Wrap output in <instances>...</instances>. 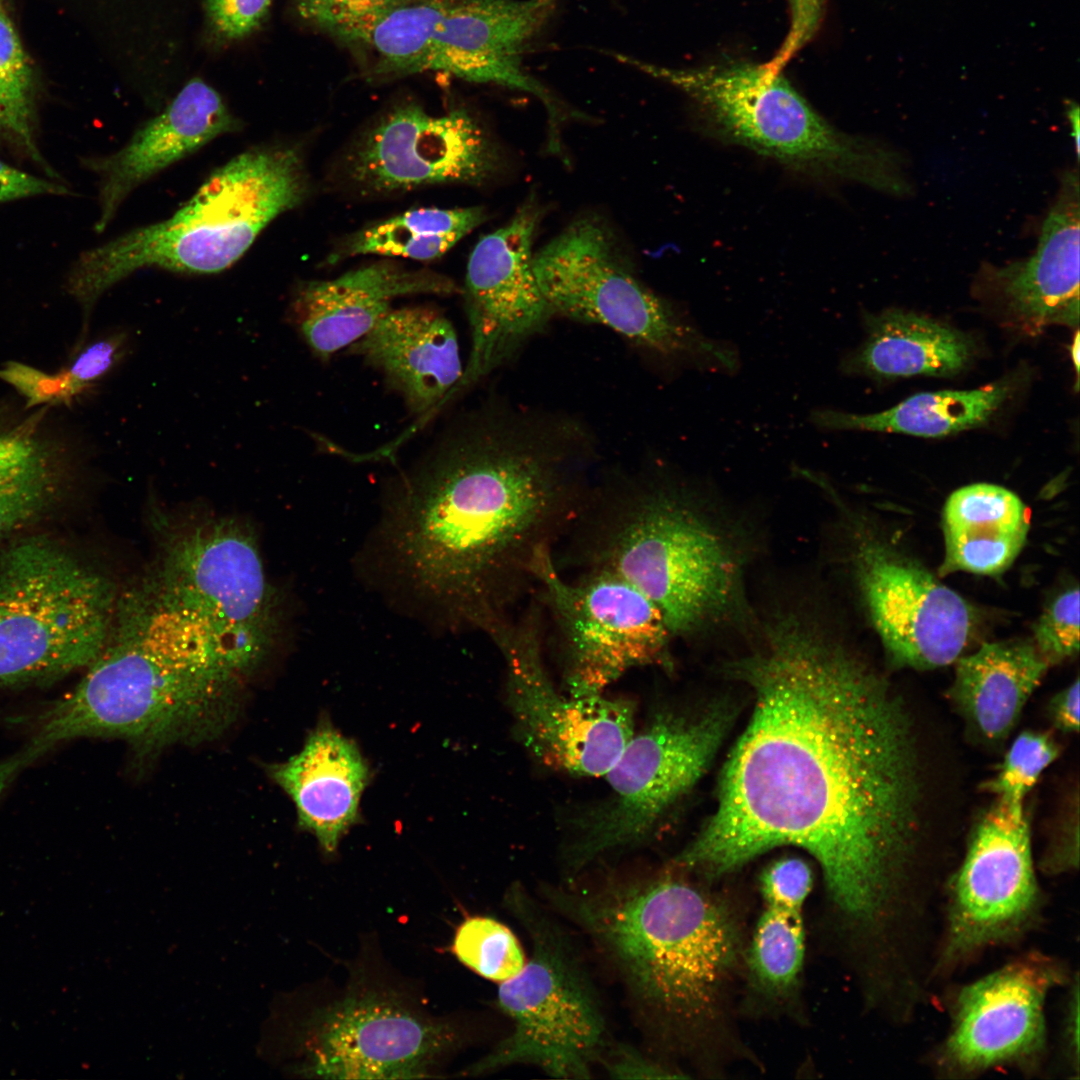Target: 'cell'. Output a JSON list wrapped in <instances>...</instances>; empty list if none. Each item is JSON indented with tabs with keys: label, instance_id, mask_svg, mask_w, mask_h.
Here are the masks:
<instances>
[{
	"label": "cell",
	"instance_id": "1",
	"mask_svg": "<svg viewBox=\"0 0 1080 1080\" xmlns=\"http://www.w3.org/2000/svg\"><path fill=\"white\" fill-rule=\"evenodd\" d=\"M725 671L754 693L715 812L676 864L707 876L780 845L820 865L838 908L864 926L897 913L920 835L923 783L911 715L887 681L792 612L760 626Z\"/></svg>",
	"mask_w": 1080,
	"mask_h": 1080
},
{
	"label": "cell",
	"instance_id": "2",
	"mask_svg": "<svg viewBox=\"0 0 1080 1080\" xmlns=\"http://www.w3.org/2000/svg\"><path fill=\"white\" fill-rule=\"evenodd\" d=\"M560 429L477 414L449 425L398 480L384 533L419 594L489 635L578 509Z\"/></svg>",
	"mask_w": 1080,
	"mask_h": 1080
},
{
	"label": "cell",
	"instance_id": "3",
	"mask_svg": "<svg viewBox=\"0 0 1080 1080\" xmlns=\"http://www.w3.org/2000/svg\"><path fill=\"white\" fill-rule=\"evenodd\" d=\"M240 677L152 586L119 596L102 651L72 690L28 720L25 744L0 762V786L76 738H120L145 750L208 736L225 722Z\"/></svg>",
	"mask_w": 1080,
	"mask_h": 1080
},
{
	"label": "cell",
	"instance_id": "4",
	"mask_svg": "<svg viewBox=\"0 0 1080 1080\" xmlns=\"http://www.w3.org/2000/svg\"><path fill=\"white\" fill-rule=\"evenodd\" d=\"M541 893L592 940L652 1028L680 1034L713 1011L740 951L720 901L671 874Z\"/></svg>",
	"mask_w": 1080,
	"mask_h": 1080
},
{
	"label": "cell",
	"instance_id": "5",
	"mask_svg": "<svg viewBox=\"0 0 1080 1080\" xmlns=\"http://www.w3.org/2000/svg\"><path fill=\"white\" fill-rule=\"evenodd\" d=\"M620 496L598 525L594 569L643 593L674 638L757 627L746 589L745 541L697 492L660 480Z\"/></svg>",
	"mask_w": 1080,
	"mask_h": 1080
},
{
	"label": "cell",
	"instance_id": "6",
	"mask_svg": "<svg viewBox=\"0 0 1080 1080\" xmlns=\"http://www.w3.org/2000/svg\"><path fill=\"white\" fill-rule=\"evenodd\" d=\"M307 188L296 146H253L215 169L170 217L83 251L64 283L81 310L80 334L88 333L99 298L134 272L209 275L230 268L274 219L302 203Z\"/></svg>",
	"mask_w": 1080,
	"mask_h": 1080
},
{
	"label": "cell",
	"instance_id": "7",
	"mask_svg": "<svg viewBox=\"0 0 1080 1080\" xmlns=\"http://www.w3.org/2000/svg\"><path fill=\"white\" fill-rule=\"evenodd\" d=\"M118 598L64 536L39 528L0 541V692L85 670L107 641Z\"/></svg>",
	"mask_w": 1080,
	"mask_h": 1080
},
{
	"label": "cell",
	"instance_id": "8",
	"mask_svg": "<svg viewBox=\"0 0 1080 1080\" xmlns=\"http://www.w3.org/2000/svg\"><path fill=\"white\" fill-rule=\"evenodd\" d=\"M625 64L685 93L718 135L807 172L859 182L894 196L911 192L902 155L826 121L776 68L727 59L689 68Z\"/></svg>",
	"mask_w": 1080,
	"mask_h": 1080
},
{
	"label": "cell",
	"instance_id": "9",
	"mask_svg": "<svg viewBox=\"0 0 1080 1080\" xmlns=\"http://www.w3.org/2000/svg\"><path fill=\"white\" fill-rule=\"evenodd\" d=\"M504 907L530 940L528 961L500 983L497 1006L511 1033L465 1075L532 1065L553 1078L589 1079L607 1047L599 995L573 939L526 888L514 882Z\"/></svg>",
	"mask_w": 1080,
	"mask_h": 1080
},
{
	"label": "cell",
	"instance_id": "10",
	"mask_svg": "<svg viewBox=\"0 0 1080 1080\" xmlns=\"http://www.w3.org/2000/svg\"><path fill=\"white\" fill-rule=\"evenodd\" d=\"M560 0H410L363 35L382 73L445 72L537 97L551 133L569 117L565 104L522 67L528 43Z\"/></svg>",
	"mask_w": 1080,
	"mask_h": 1080
},
{
	"label": "cell",
	"instance_id": "11",
	"mask_svg": "<svg viewBox=\"0 0 1080 1080\" xmlns=\"http://www.w3.org/2000/svg\"><path fill=\"white\" fill-rule=\"evenodd\" d=\"M607 228L582 217L533 255V269L551 313L611 328L666 357L732 373L737 352L682 320L642 285Z\"/></svg>",
	"mask_w": 1080,
	"mask_h": 1080
},
{
	"label": "cell",
	"instance_id": "12",
	"mask_svg": "<svg viewBox=\"0 0 1080 1080\" xmlns=\"http://www.w3.org/2000/svg\"><path fill=\"white\" fill-rule=\"evenodd\" d=\"M152 587L202 628L239 676L269 649L272 592L256 541L240 524L208 520L166 540Z\"/></svg>",
	"mask_w": 1080,
	"mask_h": 1080
},
{
	"label": "cell",
	"instance_id": "13",
	"mask_svg": "<svg viewBox=\"0 0 1080 1080\" xmlns=\"http://www.w3.org/2000/svg\"><path fill=\"white\" fill-rule=\"evenodd\" d=\"M532 575L554 623L569 695H600L634 668L670 663L674 637L664 617L625 580L593 569L568 581L556 568L551 548L540 552Z\"/></svg>",
	"mask_w": 1080,
	"mask_h": 1080
},
{
	"label": "cell",
	"instance_id": "14",
	"mask_svg": "<svg viewBox=\"0 0 1080 1080\" xmlns=\"http://www.w3.org/2000/svg\"><path fill=\"white\" fill-rule=\"evenodd\" d=\"M720 711L699 719L661 716L633 735L606 773L611 795L587 816L567 861L579 870L645 836L704 773L726 730Z\"/></svg>",
	"mask_w": 1080,
	"mask_h": 1080
},
{
	"label": "cell",
	"instance_id": "15",
	"mask_svg": "<svg viewBox=\"0 0 1080 1080\" xmlns=\"http://www.w3.org/2000/svg\"><path fill=\"white\" fill-rule=\"evenodd\" d=\"M491 638L505 660L508 703L531 752L561 771L606 775L634 735L632 702L560 694L544 665L537 624L529 619L509 621Z\"/></svg>",
	"mask_w": 1080,
	"mask_h": 1080
},
{
	"label": "cell",
	"instance_id": "16",
	"mask_svg": "<svg viewBox=\"0 0 1080 1080\" xmlns=\"http://www.w3.org/2000/svg\"><path fill=\"white\" fill-rule=\"evenodd\" d=\"M1040 908L1024 807L996 799L975 825L952 880L939 967L952 969L1029 928Z\"/></svg>",
	"mask_w": 1080,
	"mask_h": 1080
},
{
	"label": "cell",
	"instance_id": "17",
	"mask_svg": "<svg viewBox=\"0 0 1080 1080\" xmlns=\"http://www.w3.org/2000/svg\"><path fill=\"white\" fill-rule=\"evenodd\" d=\"M853 528L854 577L891 662L915 670L954 663L973 635L970 604L919 564Z\"/></svg>",
	"mask_w": 1080,
	"mask_h": 1080
},
{
	"label": "cell",
	"instance_id": "18",
	"mask_svg": "<svg viewBox=\"0 0 1080 1080\" xmlns=\"http://www.w3.org/2000/svg\"><path fill=\"white\" fill-rule=\"evenodd\" d=\"M443 1023L378 996H350L315 1014L303 1040L301 1071L324 1079L430 1077L456 1043Z\"/></svg>",
	"mask_w": 1080,
	"mask_h": 1080
},
{
	"label": "cell",
	"instance_id": "19",
	"mask_svg": "<svg viewBox=\"0 0 1080 1080\" xmlns=\"http://www.w3.org/2000/svg\"><path fill=\"white\" fill-rule=\"evenodd\" d=\"M539 218V207L527 201L506 225L482 237L469 257L464 294L472 348L462 388L508 359L552 314L533 269Z\"/></svg>",
	"mask_w": 1080,
	"mask_h": 1080
},
{
	"label": "cell",
	"instance_id": "20",
	"mask_svg": "<svg viewBox=\"0 0 1080 1080\" xmlns=\"http://www.w3.org/2000/svg\"><path fill=\"white\" fill-rule=\"evenodd\" d=\"M500 163L495 145L467 111L435 116L406 105L386 115L357 144L350 176L366 190L392 192L482 184Z\"/></svg>",
	"mask_w": 1080,
	"mask_h": 1080
},
{
	"label": "cell",
	"instance_id": "21",
	"mask_svg": "<svg viewBox=\"0 0 1080 1080\" xmlns=\"http://www.w3.org/2000/svg\"><path fill=\"white\" fill-rule=\"evenodd\" d=\"M1060 978L1055 964L1029 957L964 986L941 1049V1065L948 1072L969 1075L1036 1059L1045 1045V1000Z\"/></svg>",
	"mask_w": 1080,
	"mask_h": 1080
},
{
	"label": "cell",
	"instance_id": "22",
	"mask_svg": "<svg viewBox=\"0 0 1080 1080\" xmlns=\"http://www.w3.org/2000/svg\"><path fill=\"white\" fill-rule=\"evenodd\" d=\"M82 475V447L55 407L0 400V541L64 512Z\"/></svg>",
	"mask_w": 1080,
	"mask_h": 1080
},
{
	"label": "cell",
	"instance_id": "23",
	"mask_svg": "<svg viewBox=\"0 0 1080 1080\" xmlns=\"http://www.w3.org/2000/svg\"><path fill=\"white\" fill-rule=\"evenodd\" d=\"M1079 186L1077 170L1063 173L1030 256L1004 266L985 264L979 272L983 294L1030 332L1049 325H1078Z\"/></svg>",
	"mask_w": 1080,
	"mask_h": 1080
},
{
	"label": "cell",
	"instance_id": "24",
	"mask_svg": "<svg viewBox=\"0 0 1080 1080\" xmlns=\"http://www.w3.org/2000/svg\"><path fill=\"white\" fill-rule=\"evenodd\" d=\"M242 122L220 94L201 79L190 80L172 101L137 128L117 151L82 159L97 178V233L113 221L130 194L149 179L218 137L238 132Z\"/></svg>",
	"mask_w": 1080,
	"mask_h": 1080
},
{
	"label": "cell",
	"instance_id": "25",
	"mask_svg": "<svg viewBox=\"0 0 1080 1080\" xmlns=\"http://www.w3.org/2000/svg\"><path fill=\"white\" fill-rule=\"evenodd\" d=\"M458 291L444 275L379 262L331 280L302 284L292 301V317L311 351L327 360L366 335L395 299Z\"/></svg>",
	"mask_w": 1080,
	"mask_h": 1080
},
{
	"label": "cell",
	"instance_id": "26",
	"mask_svg": "<svg viewBox=\"0 0 1080 1080\" xmlns=\"http://www.w3.org/2000/svg\"><path fill=\"white\" fill-rule=\"evenodd\" d=\"M347 349L379 371L417 416L455 392L463 374L454 326L431 307L391 309Z\"/></svg>",
	"mask_w": 1080,
	"mask_h": 1080
},
{
	"label": "cell",
	"instance_id": "27",
	"mask_svg": "<svg viewBox=\"0 0 1080 1080\" xmlns=\"http://www.w3.org/2000/svg\"><path fill=\"white\" fill-rule=\"evenodd\" d=\"M270 776L293 801L299 826L326 854L360 821V802L370 768L357 744L321 720L303 748L270 767Z\"/></svg>",
	"mask_w": 1080,
	"mask_h": 1080
},
{
	"label": "cell",
	"instance_id": "28",
	"mask_svg": "<svg viewBox=\"0 0 1080 1080\" xmlns=\"http://www.w3.org/2000/svg\"><path fill=\"white\" fill-rule=\"evenodd\" d=\"M955 663L949 697L986 744L1007 739L1050 667L1032 640L983 643Z\"/></svg>",
	"mask_w": 1080,
	"mask_h": 1080
},
{
	"label": "cell",
	"instance_id": "29",
	"mask_svg": "<svg viewBox=\"0 0 1080 1080\" xmlns=\"http://www.w3.org/2000/svg\"><path fill=\"white\" fill-rule=\"evenodd\" d=\"M945 553L939 574L996 576L1011 566L1029 530L1026 507L1012 491L989 483L955 490L942 515Z\"/></svg>",
	"mask_w": 1080,
	"mask_h": 1080
},
{
	"label": "cell",
	"instance_id": "30",
	"mask_svg": "<svg viewBox=\"0 0 1080 1080\" xmlns=\"http://www.w3.org/2000/svg\"><path fill=\"white\" fill-rule=\"evenodd\" d=\"M868 336L841 370L875 378L946 377L965 368L972 345L961 332L913 312L888 310L866 319Z\"/></svg>",
	"mask_w": 1080,
	"mask_h": 1080
},
{
	"label": "cell",
	"instance_id": "31",
	"mask_svg": "<svg viewBox=\"0 0 1080 1080\" xmlns=\"http://www.w3.org/2000/svg\"><path fill=\"white\" fill-rule=\"evenodd\" d=\"M1011 393L1008 382L973 390H942L913 395L877 413L857 414L834 409H815L810 421L829 431L903 433L942 437L983 425Z\"/></svg>",
	"mask_w": 1080,
	"mask_h": 1080
},
{
	"label": "cell",
	"instance_id": "32",
	"mask_svg": "<svg viewBox=\"0 0 1080 1080\" xmlns=\"http://www.w3.org/2000/svg\"><path fill=\"white\" fill-rule=\"evenodd\" d=\"M486 219L481 207L407 211L353 235L342 255L376 254L427 261L439 258Z\"/></svg>",
	"mask_w": 1080,
	"mask_h": 1080
},
{
	"label": "cell",
	"instance_id": "33",
	"mask_svg": "<svg viewBox=\"0 0 1080 1080\" xmlns=\"http://www.w3.org/2000/svg\"><path fill=\"white\" fill-rule=\"evenodd\" d=\"M0 145L59 179L38 143L37 87L18 33L0 7Z\"/></svg>",
	"mask_w": 1080,
	"mask_h": 1080
},
{
	"label": "cell",
	"instance_id": "34",
	"mask_svg": "<svg viewBox=\"0 0 1080 1080\" xmlns=\"http://www.w3.org/2000/svg\"><path fill=\"white\" fill-rule=\"evenodd\" d=\"M803 908L764 902L750 951V965L766 989L784 992L797 981L805 956Z\"/></svg>",
	"mask_w": 1080,
	"mask_h": 1080
},
{
	"label": "cell",
	"instance_id": "35",
	"mask_svg": "<svg viewBox=\"0 0 1080 1080\" xmlns=\"http://www.w3.org/2000/svg\"><path fill=\"white\" fill-rule=\"evenodd\" d=\"M450 949L466 967L498 983L515 976L526 962L516 934L489 916L466 918L457 927Z\"/></svg>",
	"mask_w": 1080,
	"mask_h": 1080
},
{
	"label": "cell",
	"instance_id": "36",
	"mask_svg": "<svg viewBox=\"0 0 1080 1080\" xmlns=\"http://www.w3.org/2000/svg\"><path fill=\"white\" fill-rule=\"evenodd\" d=\"M127 347L128 336L122 331L84 344L58 372L44 373L42 390L47 401L57 408L71 407L119 363Z\"/></svg>",
	"mask_w": 1080,
	"mask_h": 1080
},
{
	"label": "cell",
	"instance_id": "37",
	"mask_svg": "<svg viewBox=\"0 0 1080 1080\" xmlns=\"http://www.w3.org/2000/svg\"><path fill=\"white\" fill-rule=\"evenodd\" d=\"M1060 748L1042 731H1022L1011 743L994 777L983 789L1013 807H1024L1026 795L1042 773L1057 759Z\"/></svg>",
	"mask_w": 1080,
	"mask_h": 1080
},
{
	"label": "cell",
	"instance_id": "38",
	"mask_svg": "<svg viewBox=\"0 0 1080 1080\" xmlns=\"http://www.w3.org/2000/svg\"><path fill=\"white\" fill-rule=\"evenodd\" d=\"M409 1L296 0V9L305 21L352 43L382 16Z\"/></svg>",
	"mask_w": 1080,
	"mask_h": 1080
},
{
	"label": "cell",
	"instance_id": "39",
	"mask_svg": "<svg viewBox=\"0 0 1080 1080\" xmlns=\"http://www.w3.org/2000/svg\"><path fill=\"white\" fill-rule=\"evenodd\" d=\"M1032 642L1049 666L1079 652V589L1059 594L1033 626Z\"/></svg>",
	"mask_w": 1080,
	"mask_h": 1080
},
{
	"label": "cell",
	"instance_id": "40",
	"mask_svg": "<svg viewBox=\"0 0 1080 1080\" xmlns=\"http://www.w3.org/2000/svg\"><path fill=\"white\" fill-rule=\"evenodd\" d=\"M272 0H205L212 32L223 40L243 38L264 21Z\"/></svg>",
	"mask_w": 1080,
	"mask_h": 1080
},
{
	"label": "cell",
	"instance_id": "41",
	"mask_svg": "<svg viewBox=\"0 0 1080 1080\" xmlns=\"http://www.w3.org/2000/svg\"><path fill=\"white\" fill-rule=\"evenodd\" d=\"M812 887V873L799 858H785L770 865L761 878L764 902L803 908Z\"/></svg>",
	"mask_w": 1080,
	"mask_h": 1080
},
{
	"label": "cell",
	"instance_id": "42",
	"mask_svg": "<svg viewBox=\"0 0 1080 1080\" xmlns=\"http://www.w3.org/2000/svg\"><path fill=\"white\" fill-rule=\"evenodd\" d=\"M601 1062L611 1078L614 1079H663L679 1078L662 1064L643 1055L638 1049L624 1044L607 1049L601 1056Z\"/></svg>",
	"mask_w": 1080,
	"mask_h": 1080
},
{
	"label": "cell",
	"instance_id": "43",
	"mask_svg": "<svg viewBox=\"0 0 1080 1080\" xmlns=\"http://www.w3.org/2000/svg\"><path fill=\"white\" fill-rule=\"evenodd\" d=\"M68 193L69 190L62 183L32 175L0 160V203Z\"/></svg>",
	"mask_w": 1080,
	"mask_h": 1080
},
{
	"label": "cell",
	"instance_id": "44",
	"mask_svg": "<svg viewBox=\"0 0 1080 1080\" xmlns=\"http://www.w3.org/2000/svg\"><path fill=\"white\" fill-rule=\"evenodd\" d=\"M1079 863V808L1078 794L1071 801L1061 828L1044 857V866L1049 872L1074 870Z\"/></svg>",
	"mask_w": 1080,
	"mask_h": 1080
},
{
	"label": "cell",
	"instance_id": "45",
	"mask_svg": "<svg viewBox=\"0 0 1080 1080\" xmlns=\"http://www.w3.org/2000/svg\"><path fill=\"white\" fill-rule=\"evenodd\" d=\"M1079 679L1069 684L1050 700L1048 715L1055 729L1064 734L1079 730Z\"/></svg>",
	"mask_w": 1080,
	"mask_h": 1080
},
{
	"label": "cell",
	"instance_id": "46",
	"mask_svg": "<svg viewBox=\"0 0 1080 1080\" xmlns=\"http://www.w3.org/2000/svg\"><path fill=\"white\" fill-rule=\"evenodd\" d=\"M1064 1041L1068 1059L1074 1072H1078L1079 1062V989L1078 980L1070 991L1065 1013Z\"/></svg>",
	"mask_w": 1080,
	"mask_h": 1080
},
{
	"label": "cell",
	"instance_id": "47",
	"mask_svg": "<svg viewBox=\"0 0 1080 1080\" xmlns=\"http://www.w3.org/2000/svg\"><path fill=\"white\" fill-rule=\"evenodd\" d=\"M1067 116L1072 128V136L1074 138L1076 153H1079V107L1077 103L1071 102L1067 105Z\"/></svg>",
	"mask_w": 1080,
	"mask_h": 1080
},
{
	"label": "cell",
	"instance_id": "48",
	"mask_svg": "<svg viewBox=\"0 0 1080 1080\" xmlns=\"http://www.w3.org/2000/svg\"><path fill=\"white\" fill-rule=\"evenodd\" d=\"M1079 346H1080V342H1079V332H1078V330H1077V331H1076V333H1075L1074 339H1073V341H1072L1071 347H1070V354H1071V359H1072V362H1073V365H1074V368H1075V370H1076V374H1077V376H1076V377H1077V387H1078V385H1079V384H1078V377H1079V376H1078V375H1079V361H1080V360H1079V353H1080V349H1079Z\"/></svg>",
	"mask_w": 1080,
	"mask_h": 1080
},
{
	"label": "cell",
	"instance_id": "49",
	"mask_svg": "<svg viewBox=\"0 0 1080 1080\" xmlns=\"http://www.w3.org/2000/svg\"><path fill=\"white\" fill-rule=\"evenodd\" d=\"M6 0H0V7H4Z\"/></svg>",
	"mask_w": 1080,
	"mask_h": 1080
}]
</instances>
